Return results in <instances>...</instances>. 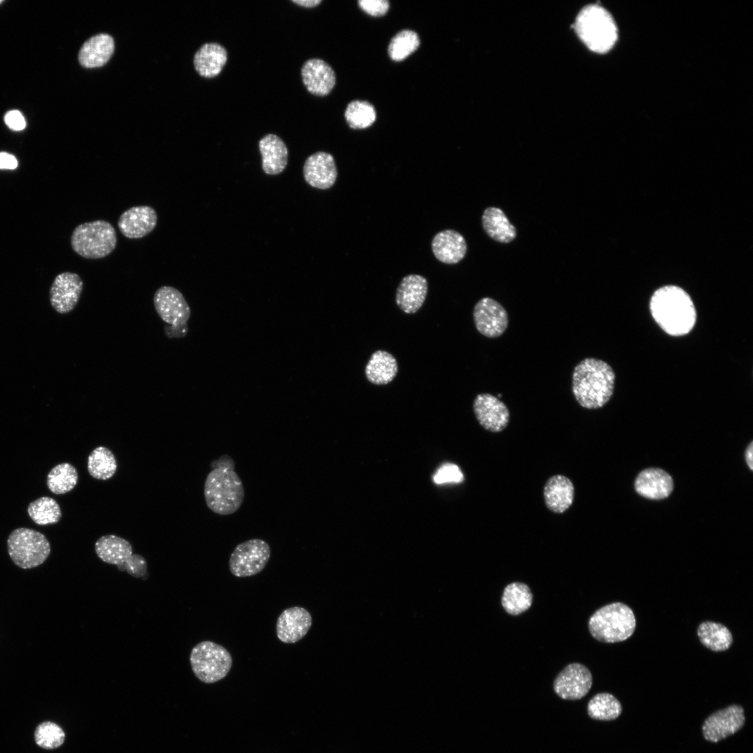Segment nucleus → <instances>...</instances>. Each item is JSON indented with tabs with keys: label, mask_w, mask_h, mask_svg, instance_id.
I'll list each match as a JSON object with an SVG mask.
<instances>
[{
	"label": "nucleus",
	"mask_w": 753,
	"mask_h": 753,
	"mask_svg": "<svg viewBox=\"0 0 753 753\" xmlns=\"http://www.w3.org/2000/svg\"><path fill=\"white\" fill-rule=\"evenodd\" d=\"M650 310L660 327L672 336L689 333L697 321V311L691 297L674 285L662 287L653 293Z\"/></svg>",
	"instance_id": "nucleus-1"
},
{
	"label": "nucleus",
	"mask_w": 753,
	"mask_h": 753,
	"mask_svg": "<svg viewBox=\"0 0 753 753\" xmlns=\"http://www.w3.org/2000/svg\"><path fill=\"white\" fill-rule=\"evenodd\" d=\"M614 384L612 367L600 359L586 358L572 372V393L578 404L585 409H596L604 406L614 393Z\"/></svg>",
	"instance_id": "nucleus-2"
},
{
	"label": "nucleus",
	"mask_w": 753,
	"mask_h": 753,
	"mask_svg": "<svg viewBox=\"0 0 753 753\" xmlns=\"http://www.w3.org/2000/svg\"><path fill=\"white\" fill-rule=\"evenodd\" d=\"M204 498L208 508L220 515L236 512L242 505L245 492L241 480L234 469L216 468L206 476Z\"/></svg>",
	"instance_id": "nucleus-3"
},
{
	"label": "nucleus",
	"mask_w": 753,
	"mask_h": 753,
	"mask_svg": "<svg viewBox=\"0 0 753 753\" xmlns=\"http://www.w3.org/2000/svg\"><path fill=\"white\" fill-rule=\"evenodd\" d=\"M575 28L582 42L596 53L607 52L618 37L613 17L599 5L584 7L576 18Z\"/></svg>",
	"instance_id": "nucleus-4"
},
{
	"label": "nucleus",
	"mask_w": 753,
	"mask_h": 753,
	"mask_svg": "<svg viewBox=\"0 0 753 753\" xmlns=\"http://www.w3.org/2000/svg\"><path fill=\"white\" fill-rule=\"evenodd\" d=\"M636 623L632 609L623 602H616L595 611L588 621V630L593 637L599 641L616 643L632 635Z\"/></svg>",
	"instance_id": "nucleus-5"
},
{
	"label": "nucleus",
	"mask_w": 753,
	"mask_h": 753,
	"mask_svg": "<svg viewBox=\"0 0 753 753\" xmlns=\"http://www.w3.org/2000/svg\"><path fill=\"white\" fill-rule=\"evenodd\" d=\"M70 243L79 256L91 259L104 258L116 248L115 229L106 220H98L79 225L73 230Z\"/></svg>",
	"instance_id": "nucleus-6"
},
{
	"label": "nucleus",
	"mask_w": 753,
	"mask_h": 753,
	"mask_svg": "<svg viewBox=\"0 0 753 753\" xmlns=\"http://www.w3.org/2000/svg\"><path fill=\"white\" fill-rule=\"evenodd\" d=\"M8 554L13 562L22 569H31L43 563L51 547L41 533L27 528L13 531L7 539Z\"/></svg>",
	"instance_id": "nucleus-7"
},
{
	"label": "nucleus",
	"mask_w": 753,
	"mask_h": 753,
	"mask_svg": "<svg viewBox=\"0 0 753 753\" xmlns=\"http://www.w3.org/2000/svg\"><path fill=\"white\" fill-rule=\"evenodd\" d=\"M190 662L195 676L205 683H213L224 678L232 666V657L222 646L211 641L195 646Z\"/></svg>",
	"instance_id": "nucleus-8"
},
{
	"label": "nucleus",
	"mask_w": 753,
	"mask_h": 753,
	"mask_svg": "<svg viewBox=\"0 0 753 753\" xmlns=\"http://www.w3.org/2000/svg\"><path fill=\"white\" fill-rule=\"evenodd\" d=\"M270 556L271 548L266 541L259 538L246 540L231 552L229 560L230 572L237 577L257 575L266 567Z\"/></svg>",
	"instance_id": "nucleus-9"
},
{
	"label": "nucleus",
	"mask_w": 753,
	"mask_h": 753,
	"mask_svg": "<svg viewBox=\"0 0 753 753\" xmlns=\"http://www.w3.org/2000/svg\"><path fill=\"white\" fill-rule=\"evenodd\" d=\"M153 304L160 319L185 335L190 308L181 292L173 287L162 286L155 292Z\"/></svg>",
	"instance_id": "nucleus-10"
},
{
	"label": "nucleus",
	"mask_w": 753,
	"mask_h": 753,
	"mask_svg": "<svg viewBox=\"0 0 753 753\" xmlns=\"http://www.w3.org/2000/svg\"><path fill=\"white\" fill-rule=\"evenodd\" d=\"M743 706L731 704L710 714L702 724L703 736L707 741L718 743L735 734L745 724Z\"/></svg>",
	"instance_id": "nucleus-11"
},
{
	"label": "nucleus",
	"mask_w": 753,
	"mask_h": 753,
	"mask_svg": "<svg viewBox=\"0 0 753 753\" xmlns=\"http://www.w3.org/2000/svg\"><path fill=\"white\" fill-rule=\"evenodd\" d=\"M593 684L590 670L580 663L567 665L555 678L553 683L554 692L564 700L575 701L584 697Z\"/></svg>",
	"instance_id": "nucleus-12"
},
{
	"label": "nucleus",
	"mask_w": 753,
	"mask_h": 753,
	"mask_svg": "<svg viewBox=\"0 0 753 753\" xmlns=\"http://www.w3.org/2000/svg\"><path fill=\"white\" fill-rule=\"evenodd\" d=\"M473 321L476 330L489 338H496L506 330L509 319L504 307L490 297L480 299L474 305Z\"/></svg>",
	"instance_id": "nucleus-13"
},
{
	"label": "nucleus",
	"mask_w": 753,
	"mask_h": 753,
	"mask_svg": "<svg viewBox=\"0 0 753 753\" xmlns=\"http://www.w3.org/2000/svg\"><path fill=\"white\" fill-rule=\"evenodd\" d=\"M83 286L77 273L63 272L57 275L50 289V301L54 310L60 314L71 312L79 300Z\"/></svg>",
	"instance_id": "nucleus-14"
},
{
	"label": "nucleus",
	"mask_w": 753,
	"mask_h": 753,
	"mask_svg": "<svg viewBox=\"0 0 753 753\" xmlns=\"http://www.w3.org/2000/svg\"><path fill=\"white\" fill-rule=\"evenodd\" d=\"M473 409L479 424L489 432H500L509 423L510 411L508 406L489 393L477 395L473 400Z\"/></svg>",
	"instance_id": "nucleus-15"
},
{
	"label": "nucleus",
	"mask_w": 753,
	"mask_h": 753,
	"mask_svg": "<svg viewBox=\"0 0 753 753\" xmlns=\"http://www.w3.org/2000/svg\"><path fill=\"white\" fill-rule=\"evenodd\" d=\"M158 215L149 206H132L121 213L117 225L121 233L128 238L137 239L147 236L156 227Z\"/></svg>",
	"instance_id": "nucleus-16"
},
{
	"label": "nucleus",
	"mask_w": 753,
	"mask_h": 753,
	"mask_svg": "<svg viewBox=\"0 0 753 753\" xmlns=\"http://www.w3.org/2000/svg\"><path fill=\"white\" fill-rule=\"evenodd\" d=\"M312 623V616L306 609L301 607L287 608L277 620V637L283 643H296L306 635Z\"/></svg>",
	"instance_id": "nucleus-17"
},
{
	"label": "nucleus",
	"mask_w": 753,
	"mask_h": 753,
	"mask_svg": "<svg viewBox=\"0 0 753 753\" xmlns=\"http://www.w3.org/2000/svg\"><path fill=\"white\" fill-rule=\"evenodd\" d=\"M303 176L305 181L314 188L321 190L331 188L337 176L333 155L324 151L310 155L303 165Z\"/></svg>",
	"instance_id": "nucleus-18"
},
{
	"label": "nucleus",
	"mask_w": 753,
	"mask_h": 753,
	"mask_svg": "<svg viewBox=\"0 0 753 753\" xmlns=\"http://www.w3.org/2000/svg\"><path fill=\"white\" fill-rule=\"evenodd\" d=\"M427 291L428 282L425 277L418 274L407 275L397 288L396 304L405 314H414L424 304Z\"/></svg>",
	"instance_id": "nucleus-19"
},
{
	"label": "nucleus",
	"mask_w": 753,
	"mask_h": 753,
	"mask_svg": "<svg viewBox=\"0 0 753 753\" xmlns=\"http://www.w3.org/2000/svg\"><path fill=\"white\" fill-rule=\"evenodd\" d=\"M301 76L307 90L320 96L328 95L333 89L336 81L332 67L318 58L310 59L303 63Z\"/></svg>",
	"instance_id": "nucleus-20"
},
{
	"label": "nucleus",
	"mask_w": 753,
	"mask_h": 753,
	"mask_svg": "<svg viewBox=\"0 0 753 753\" xmlns=\"http://www.w3.org/2000/svg\"><path fill=\"white\" fill-rule=\"evenodd\" d=\"M636 492L643 497L660 500L668 497L673 491L671 476L660 468H648L641 471L634 481Z\"/></svg>",
	"instance_id": "nucleus-21"
},
{
	"label": "nucleus",
	"mask_w": 753,
	"mask_h": 753,
	"mask_svg": "<svg viewBox=\"0 0 753 753\" xmlns=\"http://www.w3.org/2000/svg\"><path fill=\"white\" fill-rule=\"evenodd\" d=\"M431 247L435 257L446 264L459 262L467 251L463 236L452 229H445L437 233L432 241Z\"/></svg>",
	"instance_id": "nucleus-22"
},
{
	"label": "nucleus",
	"mask_w": 753,
	"mask_h": 753,
	"mask_svg": "<svg viewBox=\"0 0 753 753\" xmlns=\"http://www.w3.org/2000/svg\"><path fill=\"white\" fill-rule=\"evenodd\" d=\"M547 508L555 513H563L572 504L575 487L566 476L557 474L550 477L543 489Z\"/></svg>",
	"instance_id": "nucleus-23"
},
{
	"label": "nucleus",
	"mask_w": 753,
	"mask_h": 753,
	"mask_svg": "<svg viewBox=\"0 0 753 753\" xmlns=\"http://www.w3.org/2000/svg\"><path fill=\"white\" fill-rule=\"evenodd\" d=\"M114 50L113 38L107 33H98L86 40L79 49L78 61L85 68L104 66Z\"/></svg>",
	"instance_id": "nucleus-24"
},
{
	"label": "nucleus",
	"mask_w": 753,
	"mask_h": 753,
	"mask_svg": "<svg viewBox=\"0 0 753 753\" xmlns=\"http://www.w3.org/2000/svg\"><path fill=\"white\" fill-rule=\"evenodd\" d=\"M262 157V168L269 175L281 173L288 162V149L283 140L275 134H268L259 142Z\"/></svg>",
	"instance_id": "nucleus-25"
},
{
	"label": "nucleus",
	"mask_w": 753,
	"mask_h": 753,
	"mask_svg": "<svg viewBox=\"0 0 753 753\" xmlns=\"http://www.w3.org/2000/svg\"><path fill=\"white\" fill-rule=\"evenodd\" d=\"M95 551L103 562L115 565L121 571L132 554V547L126 539L115 535H105L95 543Z\"/></svg>",
	"instance_id": "nucleus-26"
},
{
	"label": "nucleus",
	"mask_w": 753,
	"mask_h": 753,
	"mask_svg": "<svg viewBox=\"0 0 753 753\" xmlns=\"http://www.w3.org/2000/svg\"><path fill=\"white\" fill-rule=\"evenodd\" d=\"M227 61V51L218 43L202 45L194 56V66L197 72L204 77L217 76Z\"/></svg>",
	"instance_id": "nucleus-27"
},
{
	"label": "nucleus",
	"mask_w": 753,
	"mask_h": 753,
	"mask_svg": "<svg viewBox=\"0 0 753 753\" xmlns=\"http://www.w3.org/2000/svg\"><path fill=\"white\" fill-rule=\"evenodd\" d=\"M398 372L395 357L384 350L375 351L365 367V375L374 385H386L391 382Z\"/></svg>",
	"instance_id": "nucleus-28"
},
{
	"label": "nucleus",
	"mask_w": 753,
	"mask_h": 753,
	"mask_svg": "<svg viewBox=\"0 0 753 753\" xmlns=\"http://www.w3.org/2000/svg\"><path fill=\"white\" fill-rule=\"evenodd\" d=\"M482 222L487 234L498 242L508 243L516 237L515 227L499 208H487L483 212Z\"/></svg>",
	"instance_id": "nucleus-29"
},
{
	"label": "nucleus",
	"mask_w": 753,
	"mask_h": 753,
	"mask_svg": "<svg viewBox=\"0 0 753 753\" xmlns=\"http://www.w3.org/2000/svg\"><path fill=\"white\" fill-rule=\"evenodd\" d=\"M697 636L707 648L715 651H725L733 643V636L724 625L713 621H704L697 628Z\"/></svg>",
	"instance_id": "nucleus-30"
},
{
	"label": "nucleus",
	"mask_w": 753,
	"mask_h": 753,
	"mask_svg": "<svg viewBox=\"0 0 753 753\" xmlns=\"http://www.w3.org/2000/svg\"><path fill=\"white\" fill-rule=\"evenodd\" d=\"M533 598V593L528 585L522 582H512L505 587L501 604L508 614L517 616L531 607Z\"/></svg>",
	"instance_id": "nucleus-31"
},
{
	"label": "nucleus",
	"mask_w": 753,
	"mask_h": 753,
	"mask_svg": "<svg viewBox=\"0 0 753 753\" xmlns=\"http://www.w3.org/2000/svg\"><path fill=\"white\" fill-rule=\"evenodd\" d=\"M588 715L593 720L611 721L618 718L623 707L618 699L608 692H600L594 695L587 704Z\"/></svg>",
	"instance_id": "nucleus-32"
},
{
	"label": "nucleus",
	"mask_w": 753,
	"mask_h": 753,
	"mask_svg": "<svg viewBox=\"0 0 753 753\" xmlns=\"http://www.w3.org/2000/svg\"><path fill=\"white\" fill-rule=\"evenodd\" d=\"M87 469L89 475L97 480L111 478L117 469V462L113 452L105 446L96 448L88 457Z\"/></svg>",
	"instance_id": "nucleus-33"
},
{
	"label": "nucleus",
	"mask_w": 753,
	"mask_h": 753,
	"mask_svg": "<svg viewBox=\"0 0 753 753\" xmlns=\"http://www.w3.org/2000/svg\"><path fill=\"white\" fill-rule=\"evenodd\" d=\"M78 482V473L74 466L63 462L55 466L48 473L47 485L55 494L71 491Z\"/></svg>",
	"instance_id": "nucleus-34"
},
{
	"label": "nucleus",
	"mask_w": 753,
	"mask_h": 753,
	"mask_svg": "<svg viewBox=\"0 0 753 753\" xmlns=\"http://www.w3.org/2000/svg\"><path fill=\"white\" fill-rule=\"evenodd\" d=\"M27 512L31 519L38 525L57 523L62 516L59 503L49 496H43L30 503Z\"/></svg>",
	"instance_id": "nucleus-35"
},
{
	"label": "nucleus",
	"mask_w": 753,
	"mask_h": 753,
	"mask_svg": "<svg viewBox=\"0 0 753 753\" xmlns=\"http://www.w3.org/2000/svg\"><path fill=\"white\" fill-rule=\"evenodd\" d=\"M344 116L351 128L363 129L374 123L376 114L374 106L369 102L356 100L348 104Z\"/></svg>",
	"instance_id": "nucleus-36"
},
{
	"label": "nucleus",
	"mask_w": 753,
	"mask_h": 753,
	"mask_svg": "<svg viewBox=\"0 0 753 753\" xmlns=\"http://www.w3.org/2000/svg\"><path fill=\"white\" fill-rule=\"evenodd\" d=\"M420 45L416 32L404 29L398 32L390 40L388 54L396 61H402L417 50Z\"/></svg>",
	"instance_id": "nucleus-37"
},
{
	"label": "nucleus",
	"mask_w": 753,
	"mask_h": 753,
	"mask_svg": "<svg viewBox=\"0 0 753 753\" xmlns=\"http://www.w3.org/2000/svg\"><path fill=\"white\" fill-rule=\"evenodd\" d=\"M65 733L57 724L46 721L40 723L36 728L34 739L41 748L53 750L60 747L65 740Z\"/></svg>",
	"instance_id": "nucleus-38"
},
{
	"label": "nucleus",
	"mask_w": 753,
	"mask_h": 753,
	"mask_svg": "<svg viewBox=\"0 0 753 753\" xmlns=\"http://www.w3.org/2000/svg\"><path fill=\"white\" fill-rule=\"evenodd\" d=\"M463 480L464 476L459 468L451 463L442 465L433 476V480L437 485L459 483Z\"/></svg>",
	"instance_id": "nucleus-39"
},
{
	"label": "nucleus",
	"mask_w": 753,
	"mask_h": 753,
	"mask_svg": "<svg viewBox=\"0 0 753 753\" xmlns=\"http://www.w3.org/2000/svg\"><path fill=\"white\" fill-rule=\"evenodd\" d=\"M121 571H126L134 577L144 579L147 574L146 561L142 555L133 554L123 565Z\"/></svg>",
	"instance_id": "nucleus-40"
},
{
	"label": "nucleus",
	"mask_w": 753,
	"mask_h": 753,
	"mask_svg": "<svg viewBox=\"0 0 753 753\" xmlns=\"http://www.w3.org/2000/svg\"><path fill=\"white\" fill-rule=\"evenodd\" d=\"M358 3L365 13L372 16L383 15L389 8L387 0H360Z\"/></svg>",
	"instance_id": "nucleus-41"
},
{
	"label": "nucleus",
	"mask_w": 753,
	"mask_h": 753,
	"mask_svg": "<svg viewBox=\"0 0 753 753\" xmlns=\"http://www.w3.org/2000/svg\"><path fill=\"white\" fill-rule=\"evenodd\" d=\"M4 121L8 127L14 131L22 130L26 127L25 119L18 110L8 112L4 116Z\"/></svg>",
	"instance_id": "nucleus-42"
},
{
	"label": "nucleus",
	"mask_w": 753,
	"mask_h": 753,
	"mask_svg": "<svg viewBox=\"0 0 753 753\" xmlns=\"http://www.w3.org/2000/svg\"><path fill=\"white\" fill-rule=\"evenodd\" d=\"M17 165V160L13 155L0 152V169H15Z\"/></svg>",
	"instance_id": "nucleus-43"
},
{
	"label": "nucleus",
	"mask_w": 753,
	"mask_h": 753,
	"mask_svg": "<svg viewBox=\"0 0 753 753\" xmlns=\"http://www.w3.org/2000/svg\"><path fill=\"white\" fill-rule=\"evenodd\" d=\"M213 469L216 468H227L234 469L235 464L234 460L229 456L225 455L221 456L218 459L213 461L211 464Z\"/></svg>",
	"instance_id": "nucleus-44"
},
{
	"label": "nucleus",
	"mask_w": 753,
	"mask_h": 753,
	"mask_svg": "<svg viewBox=\"0 0 753 753\" xmlns=\"http://www.w3.org/2000/svg\"><path fill=\"white\" fill-rule=\"evenodd\" d=\"M745 458L750 470H753V442L751 441L745 452Z\"/></svg>",
	"instance_id": "nucleus-45"
},
{
	"label": "nucleus",
	"mask_w": 753,
	"mask_h": 753,
	"mask_svg": "<svg viewBox=\"0 0 753 753\" xmlns=\"http://www.w3.org/2000/svg\"><path fill=\"white\" fill-rule=\"evenodd\" d=\"M292 2L306 8H312L321 2V0H292Z\"/></svg>",
	"instance_id": "nucleus-46"
},
{
	"label": "nucleus",
	"mask_w": 753,
	"mask_h": 753,
	"mask_svg": "<svg viewBox=\"0 0 753 753\" xmlns=\"http://www.w3.org/2000/svg\"><path fill=\"white\" fill-rule=\"evenodd\" d=\"M3 1V0H0V4L2 3Z\"/></svg>",
	"instance_id": "nucleus-47"
}]
</instances>
